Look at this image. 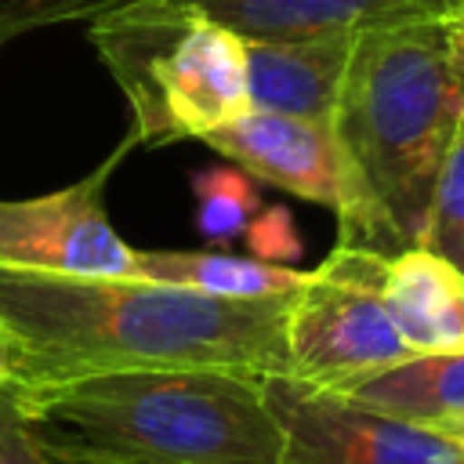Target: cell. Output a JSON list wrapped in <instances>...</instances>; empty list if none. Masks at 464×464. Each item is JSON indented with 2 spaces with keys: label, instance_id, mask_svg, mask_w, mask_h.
<instances>
[{
  "label": "cell",
  "instance_id": "obj_12",
  "mask_svg": "<svg viewBox=\"0 0 464 464\" xmlns=\"http://www.w3.org/2000/svg\"><path fill=\"white\" fill-rule=\"evenodd\" d=\"M130 276L214 297H236V301L283 297L304 283V268H290L261 257H239L225 250H134Z\"/></svg>",
  "mask_w": 464,
  "mask_h": 464
},
{
  "label": "cell",
  "instance_id": "obj_9",
  "mask_svg": "<svg viewBox=\"0 0 464 464\" xmlns=\"http://www.w3.org/2000/svg\"><path fill=\"white\" fill-rule=\"evenodd\" d=\"M359 29L304 36H246L250 105L304 116L330 127L334 102Z\"/></svg>",
  "mask_w": 464,
  "mask_h": 464
},
{
  "label": "cell",
  "instance_id": "obj_17",
  "mask_svg": "<svg viewBox=\"0 0 464 464\" xmlns=\"http://www.w3.org/2000/svg\"><path fill=\"white\" fill-rule=\"evenodd\" d=\"M0 464H47L7 399H0Z\"/></svg>",
  "mask_w": 464,
  "mask_h": 464
},
{
  "label": "cell",
  "instance_id": "obj_5",
  "mask_svg": "<svg viewBox=\"0 0 464 464\" xmlns=\"http://www.w3.org/2000/svg\"><path fill=\"white\" fill-rule=\"evenodd\" d=\"M381 276L384 254L355 246H334L304 272L286 304V377L348 392L413 355L388 315Z\"/></svg>",
  "mask_w": 464,
  "mask_h": 464
},
{
  "label": "cell",
  "instance_id": "obj_13",
  "mask_svg": "<svg viewBox=\"0 0 464 464\" xmlns=\"http://www.w3.org/2000/svg\"><path fill=\"white\" fill-rule=\"evenodd\" d=\"M337 395H348L370 410L435 428L464 413V352L410 355L406 362H395Z\"/></svg>",
  "mask_w": 464,
  "mask_h": 464
},
{
  "label": "cell",
  "instance_id": "obj_19",
  "mask_svg": "<svg viewBox=\"0 0 464 464\" xmlns=\"http://www.w3.org/2000/svg\"><path fill=\"white\" fill-rule=\"evenodd\" d=\"M435 431L464 446V413H457V417H450V420H442V424H435Z\"/></svg>",
  "mask_w": 464,
  "mask_h": 464
},
{
  "label": "cell",
  "instance_id": "obj_18",
  "mask_svg": "<svg viewBox=\"0 0 464 464\" xmlns=\"http://www.w3.org/2000/svg\"><path fill=\"white\" fill-rule=\"evenodd\" d=\"M29 377V366H25V352L7 337L0 334V399L14 395Z\"/></svg>",
  "mask_w": 464,
  "mask_h": 464
},
{
  "label": "cell",
  "instance_id": "obj_10",
  "mask_svg": "<svg viewBox=\"0 0 464 464\" xmlns=\"http://www.w3.org/2000/svg\"><path fill=\"white\" fill-rule=\"evenodd\" d=\"M381 294L413 355L464 352V272L428 246L384 257Z\"/></svg>",
  "mask_w": 464,
  "mask_h": 464
},
{
  "label": "cell",
  "instance_id": "obj_14",
  "mask_svg": "<svg viewBox=\"0 0 464 464\" xmlns=\"http://www.w3.org/2000/svg\"><path fill=\"white\" fill-rule=\"evenodd\" d=\"M196 192V225L207 239H236L246 232L254 214L261 210V196L236 163L207 167L192 178Z\"/></svg>",
  "mask_w": 464,
  "mask_h": 464
},
{
  "label": "cell",
  "instance_id": "obj_7",
  "mask_svg": "<svg viewBox=\"0 0 464 464\" xmlns=\"http://www.w3.org/2000/svg\"><path fill=\"white\" fill-rule=\"evenodd\" d=\"M134 145L138 138L127 130L80 181L29 199H0V265L54 276H130L134 246L116 232L105 188Z\"/></svg>",
  "mask_w": 464,
  "mask_h": 464
},
{
  "label": "cell",
  "instance_id": "obj_4",
  "mask_svg": "<svg viewBox=\"0 0 464 464\" xmlns=\"http://www.w3.org/2000/svg\"><path fill=\"white\" fill-rule=\"evenodd\" d=\"M87 36L130 105L138 145L207 138L250 109L246 36L185 0H116Z\"/></svg>",
  "mask_w": 464,
  "mask_h": 464
},
{
  "label": "cell",
  "instance_id": "obj_15",
  "mask_svg": "<svg viewBox=\"0 0 464 464\" xmlns=\"http://www.w3.org/2000/svg\"><path fill=\"white\" fill-rule=\"evenodd\" d=\"M420 246H428L431 254L446 257L450 265H457L464 272V116H460L450 152L442 160Z\"/></svg>",
  "mask_w": 464,
  "mask_h": 464
},
{
  "label": "cell",
  "instance_id": "obj_6",
  "mask_svg": "<svg viewBox=\"0 0 464 464\" xmlns=\"http://www.w3.org/2000/svg\"><path fill=\"white\" fill-rule=\"evenodd\" d=\"M279 428L276 464H464V446L435 428L308 388L286 373L261 377Z\"/></svg>",
  "mask_w": 464,
  "mask_h": 464
},
{
  "label": "cell",
  "instance_id": "obj_1",
  "mask_svg": "<svg viewBox=\"0 0 464 464\" xmlns=\"http://www.w3.org/2000/svg\"><path fill=\"white\" fill-rule=\"evenodd\" d=\"M286 304L290 294L236 301L138 276L0 265V334L25 352V384L112 370L286 373Z\"/></svg>",
  "mask_w": 464,
  "mask_h": 464
},
{
  "label": "cell",
  "instance_id": "obj_11",
  "mask_svg": "<svg viewBox=\"0 0 464 464\" xmlns=\"http://www.w3.org/2000/svg\"><path fill=\"white\" fill-rule=\"evenodd\" d=\"M243 36H304L420 18H453L464 0H185Z\"/></svg>",
  "mask_w": 464,
  "mask_h": 464
},
{
  "label": "cell",
  "instance_id": "obj_3",
  "mask_svg": "<svg viewBox=\"0 0 464 464\" xmlns=\"http://www.w3.org/2000/svg\"><path fill=\"white\" fill-rule=\"evenodd\" d=\"M47 464H276L261 377L236 370H112L7 395Z\"/></svg>",
  "mask_w": 464,
  "mask_h": 464
},
{
  "label": "cell",
  "instance_id": "obj_20",
  "mask_svg": "<svg viewBox=\"0 0 464 464\" xmlns=\"http://www.w3.org/2000/svg\"><path fill=\"white\" fill-rule=\"evenodd\" d=\"M453 29H457V44H460V51H464V11L453 18Z\"/></svg>",
  "mask_w": 464,
  "mask_h": 464
},
{
  "label": "cell",
  "instance_id": "obj_8",
  "mask_svg": "<svg viewBox=\"0 0 464 464\" xmlns=\"http://www.w3.org/2000/svg\"><path fill=\"white\" fill-rule=\"evenodd\" d=\"M199 141L254 181L276 185L326 210H337L341 203V163L326 123L250 105L243 116Z\"/></svg>",
  "mask_w": 464,
  "mask_h": 464
},
{
  "label": "cell",
  "instance_id": "obj_16",
  "mask_svg": "<svg viewBox=\"0 0 464 464\" xmlns=\"http://www.w3.org/2000/svg\"><path fill=\"white\" fill-rule=\"evenodd\" d=\"M246 239H250V250L254 257L261 261H276V265H286L301 254V243H297V232H294V221L283 207H272V210H257L254 221L246 225Z\"/></svg>",
  "mask_w": 464,
  "mask_h": 464
},
{
  "label": "cell",
  "instance_id": "obj_2",
  "mask_svg": "<svg viewBox=\"0 0 464 464\" xmlns=\"http://www.w3.org/2000/svg\"><path fill=\"white\" fill-rule=\"evenodd\" d=\"M453 18L355 33L330 116L341 163L337 246L384 257L420 246L435 181L464 116V51Z\"/></svg>",
  "mask_w": 464,
  "mask_h": 464
}]
</instances>
